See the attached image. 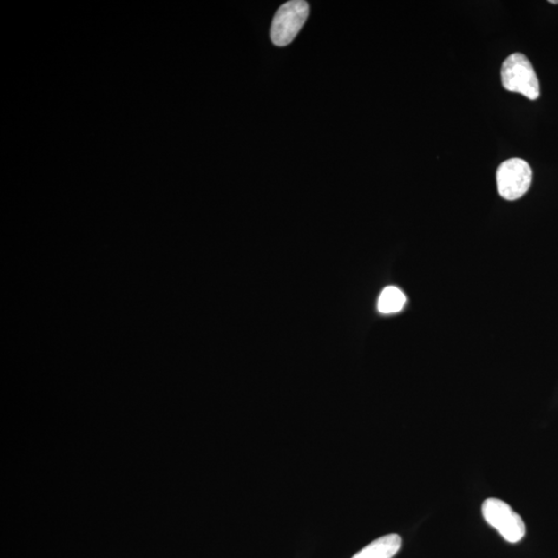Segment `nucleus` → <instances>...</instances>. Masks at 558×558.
<instances>
[{
    "instance_id": "obj_1",
    "label": "nucleus",
    "mask_w": 558,
    "mask_h": 558,
    "mask_svg": "<svg viewBox=\"0 0 558 558\" xmlns=\"http://www.w3.org/2000/svg\"><path fill=\"white\" fill-rule=\"evenodd\" d=\"M503 87L535 101L540 96V83L533 64L521 54L510 55L502 67Z\"/></svg>"
},
{
    "instance_id": "obj_2",
    "label": "nucleus",
    "mask_w": 558,
    "mask_h": 558,
    "mask_svg": "<svg viewBox=\"0 0 558 558\" xmlns=\"http://www.w3.org/2000/svg\"><path fill=\"white\" fill-rule=\"evenodd\" d=\"M310 15V5L304 0L282 4L275 14L271 37L274 45L285 47L294 41Z\"/></svg>"
},
{
    "instance_id": "obj_3",
    "label": "nucleus",
    "mask_w": 558,
    "mask_h": 558,
    "mask_svg": "<svg viewBox=\"0 0 558 558\" xmlns=\"http://www.w3.org/2000/svg\"><path fill=\"white\" fill-rule=\"evenodd\" d=\"M482 514L486 522L496 529L505 541L515 544L523 539L525 524L522 518L507 503L488 498L483 503Z\"/></svg>"
},
{
    "instance_id": "obj_4",
    "label": "nucleus",
    "mask_w": 558,
    "mask_h": 558,
    "mask_svg": "<svg viewBox=\"0 0 558 558\" xmlns=\"http://www.w3.org/2000/svg\"><path fill=\"white\" fill-rule=\"evenodd\" d=\"M533 180V171L529 163L521 159L505 161L497 169L498 193L508 201L521 199L529 192Z\"/></svg>"
},
{
    "instance_id": "obj_5",
    "label": "nucleus",
    "mask_w": 558,
    "mask_h": 558,
    "mask_svg": "<svg viewBox=\"0 0 558 558\" xmlns=\"http://www.w3.org/2000/svg\"><path fill=\"white\" fill-rule=\"evenodd\" d=\"M402 547V537L398 535H387L367 545L353 558H392Z\"/></svg>"
},
{
    "instance_id": "obj_6",
    "label": "nucleus",
    "mask_w": 558,
    "mask_h": 558,
    "mask_svg": "<svg viewBox=\"0 0 558 558\" xmlns=\"http://www.w3.org/2000/svg\"><path fill=\"white\" fill-rule=\"evenodd\" d=\"M406 304L404 293L396 287H387L380 293L378 301L379 312L389 314L399 312Z\"/></svg>"
},
{
    "instance_id": "obj_7",
    "label": "nucleus",
    "mask_w": 558,
    "mask_h": 558,
    "mask_svg": "<svg viewBox=\"0 0 558 558\" xmlns=\"http://www.w3.org/2000/svg\"><path fill=\"white\" fill-rule=\"evenodd\" d=\"M550 4H558V0H550Z\"/></svg>"
}]
</instances>
